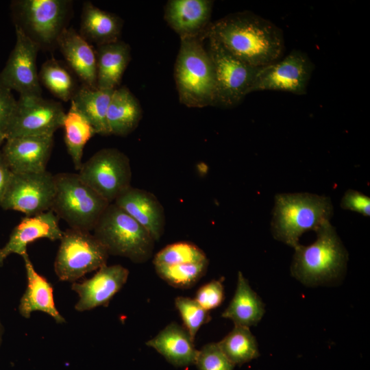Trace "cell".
I'll return each instance as SVG.
<instances>
[{
	"mask_svg": "<svg viewBox=\"0 0 370 370\" xmlns=\"http://www.w3.org/2000/svg\"><path fill=\"white\" fill-rule=\"evenodd\" d=\"M113 203L142 225L155 241L160 239L164 231L165 213L153 193L131 186Z\"/></svg>",
	"mask_w": 370,
	"mask_h": 370,
	"instance_id": "ac0fdd59",
	"label": "cell"
},
{
	"mask_svg": "<svg viewBox=\"0 0 370 370\" xmlns=\"http://www.w3.org/2000/svg\"><path fill=\"white\" fill-rule=\"evenodd\" d=\"M55 195L51 207L71 228L91 232L110 204L84 182L78 173L54 175Z\"/></svg>",
	"mask_w": 370,
	"mask_h": 370,
	"instance_id": "8992f818",
	"label": "cell"
},
{
	"mask_svg": "<svg viewBox=\"0 0 370 370\" xmlns=\"http://www.w3.org/2000/svg\"><path fill=\"white\" fill-rule=\"evenodd\" d=\"M129 273L128 269L121 264H106L90 279L73 283L71 289L79 296L75 309L83 312L101 306H108L127 282Z\"/></svg>",
	"mask_w": 370,
	"mask_h": 370,
	"instance_id": "9a60e30c",
	"label": "cell"
},
{
	"mask_svg": "<svg viewBox=\"0 0 370 370\" xmlns=\"http://www.w3.org/2000/svg\"><path fill=\"white\" fill-rule=\"evenodd\" d=\"M123 20L116 14L106 12L90 1L83 3L79 34L90 44L97 47L119 40Z\"/></svg>",
	"mask_w": 370,
	"mask_h": 370,
	"instance_id": "603a6c76",
	"label": "cell"
},
{
	"mask_svg": "<svg viewBox=\"0 0 370 370\" xmlns=\"http://www.w3.org/2000/svg\"><path fill=\"white\" fill-rule=\"evenodd\" d=\"M3 335V325H2L1 321L0 320V346H1V343H2Z\"/></svg>",
	"mask_w": 370,
	"mask_h": 370,
	"instance_id": "f35d334b",
	"label": "cell"
},
{
	"mask_svg": "<svg viewBox=\"0 0 370 370\" xmlns=\"http://www.w3.org/2000/svg\"><path fill=\"white\" fill-rule=\"evenodd\" d=\"M195 365L199 370H234V367L217 343H208L198 350Z\"/></svg>",
	"mask_w": 370,
	"mask_h": 370,
	"instance_id": "836d02e7",
	"label": "cell"
},
{
	"mask_svg": "<svg viewBox=\"0 0 370 370\" xmlns=\"http://www.w3.org/2000/svg\"><path fill=\"white\" fill-rule=\"evenodd\" d=\"M174 302L182 317L184 328L195 340L200 328L210 321L211 317L209 312L199 305L195 299L177 297Z\"/></svg>",
	"mask_w": 370,
	"mask_h": 370,
	"instance_id": "d6a6232c",
	"label": "cell"
},
{
	"mask_svg": "<svg viewBox=\"0 0 370 370\" xmlns=\"http://www.w3.org/2000/svg\"><path fill=\"white\" fill-rule=\"evenodd\" d=\"M22 257L26 270L27 286L20 299L18 308L19 314L28 319L33 312L41 311L50 315L58 323H65L64 318L56 307L53 286L45 277L36 272L27 253Z\"/></svg>",
	"mask_w": 370,
	"mask_h": 370,
	"instance_id": "7402d4cb",
	"label": "cell"
},
{
	"mask_svg": "<svg viewBox=\"0 0 370 370\" xmlns=\"http://www.w3.org/2000/svg\"><path fill=\"white\" fill-rule=\"evenodd\" d=\"M206 32L233 56L254 66L275 62L284 51L282 30L270 21L250 12L229 14L210 24Z\"/></svg>",
	"mask_w": 370,
	"mask_h": 370,
	"instance_id": "6da1fadb",
	"label": "cell"
},
{
	"mask_svg": "<svg viewBox=\"0 0 370 370\" xmlns=\"http://www.w3.org/2000/svg\"><path fill=\"white\" fill-rule=\"evenodd\" d=\"M194 341L184 327L172 322L146 345L156 349L173 366L184 367L195 365L198 350Z\"/></svg>",
	"mask_w": 370,
	"mask_h": 370,
	"instance_id": "44dd1931",
	"label": "cell"
},
{
	"mask_svg": "<svg viewBox=\"0 0 370 370\" xmlns=\"http://www.w3.org/2000/svg\"><path fill=\"white\" fill-rule=\"evenodd\" d=\"M213 1L171 0L165 6L164 18L180 37L197 36L210 25Z\"/></svg>",
	"mask_w": 370,
	"mask_h": 370,
	"instance_id": "d6986e66",
	"label": "cell"
},
{
	"mask_svg": "<svg viewBox=\"0 0 370 370\" xmlns=\"http://www.w3.org/2000/svg\"><path fill=\"white\" fill-rule=\"evenodd\" d=\"M54 195V175L50 172L13 173L0 206L32 217L49 210Z\"/></svg>",
	"mask_w": 370,
	"mask_h": 370,
	"instance_id": "8fae6325",
	"label": "cell"
},
{
	"mask_svg": "<svg viewBox=\"0 0 370 370\" xmlns=\"http://www.w3.org/2000/svg\"><path fill=\"white\" fill-rule=\"evenodd\" d=\"M217 343L234 366H241L260 356L256 338L247 327L234 325Z\"/></svg>",
	"mask_w": 370,
	"mask_h": 370,
	"instance_id": "f1b7e54d",
	"label": "cell"
},
{
	"mask_svg": "<svg viewBox=\"0 0 370 370\" xmlns=\"http://www.w3.org/2000/svg\"><path fill=\"white\" fill-rule=\"evenodd\" d=\"M333 206L330 197L306 193H280L275 196L271 232L273 237L296 247L306 231H316L330 221Z\"/></svg>",
	"mask_w": 370,
	"mask_h": 370,
	"instance_id": "3957f363",
	"label": "cell"
},
{
	"mask_svg": "<svg viewBox=\"0 0 370 370\" xmlns=\"http://www.w3.org/2000/svg\"><path fill=\"white\" fill-rule=\"evenodd\" d=\"M92 232L109 255L127 258L134 263H144L152 256L156 241L114 203L108 206Z\"/></svg>",
	"mask_w": 370,
	"mask_h": 370,
	"instance_id": "5b68a950",
	"label": "cell"
},
{
	"mask_svg": "<svg viewBox=\"0 0 370 370\" xmlns=\"http://www.w3.org/2000/svg\"><path fill=\"white\" fill-rule=\"evenodd\" d=\"M17 108L11 90L0 86V132L5 134Z\"/></svg>",
	"mask_w": 370,
	"mask_h": 370,
	"instance_id": "d590c367",
	"label": "cell"
},
{
	"mask_svg": "<svg viewBox=\"0 0 370 370\" xmlns=\"http://www.w3.org/2000/svg\"><path fill=\"white\" fill-rule=\"evenodd\" d=\"M208 260L199 262L154 266L158 275L169 285L178 288L193 286L208 269Z\"/></svg>",
	"mask_w": 370,
	"mask_h": 370,
	"instance_id": "4dcf8cb0",
	"label": "cell"
},
{
	"mask_svg": "<svg viewBox=\"0 0 370 370\" xmlns=\"http://www.w3.org/2000/svg\"><path fill=\"white\" fill-rule=\"evenodd\" d=\"M13 173L6 163L0 151V202L1 201L11 180Z\"/></svg>",
	"mask_w": 370,
	"mask_h": 370,
	"instance_id": "74e56055",
	"label": "cell"
},
{
	"mask_svg": "<svg viewBox=\"0 0 370 370\" xmlns=\"http://www.w3.org/2000/svg\"><path fill=\"white\" fill-rule=\"evenodd\" d=\"M313 68L306 53L293 50L282 60L260 68L252 92L278 90L305 95Z\"/></svg>",
	"mask_w": 370,
	"mask_h": 370,
	"instance_id": "5bb4252c",
	"label": "cell"
},
{
	"mask_svg": "<svg viewBox=\"0 0 370 370\" xmlns=\"http://www.w3.org/2000/svg\"><path fill=\"white\" fill-rule=\"evenodd\" d=\"M60 241L54 271L61 281L74 282L107 263L106 248L90 232L70 227Z\"/></svg>",
	"mask_w": 370,
	"mask_h": 370,
	"instance_id": "9c48e42d",
	"label": "cell"
},
{
	"mask_svg": "<svg viewBox=\"0 0 370 370\" xmlns=\"http://www.w3.org/2000/svg\"><path fill=\"white\" fill-rule=\"evenodd\" d=\"M53 146V136H29L8 138L1 151L14 173L47 171Z\"/></svg>",
	"mask_w": 370,
	"mask_h": 370,
	"instance_id": "2e32d148",
	"label": "cell"
},
{
	"mask_svg": "<svg viewBox=\"0 0 370 370\" xmlns=\"http://www.w3.org/2000/svg\"><path fill=\"white\" fill-rule=\"evenodd\" d=\"M341 207L369 217L370 198L359 191L349 189L342 197Z\"/></svg>",
	"mask_w": 370,
	"mask_h": 370,
	"instance_id": "8d00e7d4",
	"label": "cell"
},
{
	"mask_svg": "<svg viewBox=\"0 0 370 370\" xmlns=\"http://www.w3.org/2000/svg\"><path fill=\"white\" fill-rule=\"evenodd\" d=\"M317 239L308 246L298 245L291 264V273L308 286L328 284L343 273L347 254L330 221L316 231Z\"/></svg>",
	"mask_w": 370,
	"mask_h": 370,
	"instance_id": "277c9868",
	"label": "cell"
},
{
	"mask_svg": "<svg viewBox=\"0 0 370 370\" xmlns=\"http://www.w3.org/2000/svg\"><path fill=\"white\" fill-rule=\"evenodd\" d=\"M95 54L97 87L102 90H114L121 83L130 61V45L121 40L100 45Z\"/></svg>",
	"mask_w": 370,
	"mask_h": 370,
	"instance_id": "cb8c5ba5",
	"label": "cell"
},
{
	"mask_svg": "<svg viewBox=\"0 0 370 370\" xmlns=\"http://www.w3.org/2000/svg\"><path fill=\"white\" fill-rule=\"evenodd\" d=\"M78 175L110 204L131 186L130 160L116 148H103L97 151L82 163Z\"/></svg>",
	"mask_w": 370,
	"mask_h": 370,
	"instance_id": "30bf717a",
	"label": "cell"
},
{
	"mask_svg": "<svg viewBox=\"0 0 370 370\" xmlns=\"http://www.w3.org/2000/svg\"><path fill=\"white\" fill-rule=\"evenodd\" d=\"M38 76L40 84L55 97L65 102L71 101L78 88L69 70L53 58L42 64Z\"/></svg>",
	"mask_w": 370,
	"mask_h": 370,
	"instance_id": "f546056e",
	"label": "cell"
},
{
	"mask_svg": "<svg viewBox=\"0 0 370 370\" xmlns=\"http://www.w3.org/2000/svg\"><path fill=\"white\" fill-rule=\"evenodd\" d=\"M207 49L212 60L216 82V104L225 108L240 103L252 92L260 68L251 66L230 53L214 37L205 32Z\"/></svg>",
	"mask_w": 370,
	"mask_h": 370,
	"instance_id": "ba28073f",
	"label": "cell"
},
{
	"mask_svg": "<svg viewBox=\"0 0 370 370\" xmlns=\"http://www.w3.org/2000/svg\"><path fill=\"white\" fill-rule=\"evenodd\" d=\"M64 143L74 167L79 170L82 164L84 148L87 142L96 134L88 120L76 108L73 102L66 112L62 127Z\"/></svg>",
	"mask_w": 370,
	"mask_h": 370,
	"instance_id": "83f0119b",
	"label": "cell"
},
{
	"mask_svg": "<svg viewBox=\"0 0 370 370\" xmlns=\"http://www.w3.org/2000/svg\"><path fill=\"white\" fill-rule=\"evenodd\" d=\"M57 47L83 84L96 88V54L90 44L73 28L66 27L60 35Z\"/></svg>",
	"mask_w": 370,
	"mask_h": 370,
	"instance_id": "ffe728a7",
	"label": "cell"
},
{
	"mask_svg": "<svg viewBox=\"0 0 370 370\" xmlns=\"http://www.w3.org/2000/svg\"><path fill=\"white\" fill-rule=\"evenodd\" d=\"M142 114L138 100L127 87L115 88L107 112L110 135H129L138 125Z\"/></svg>",
	"mask_w": 370,
	"mask_h": 370,
	"instance_id": "d4e9b609",
	"label": "cell"
},
{
	"mask_svg": "<svg viewBox=\"0 0 370 370\" xmlns=\"http://www.w3.org/2000/svg\"><path fill=\"white\" fill-rule=\"evenodd\" d=\"M7 137L5 134L0 132V146L2 145V143L6 140Z\"/></svg>",
	"mask_w": 370,
	"mask_h": 370,
	"instance_id": "ab89813d",
	"label": "cell"
},
{
	"mask_svg": "<svg viewBox=\"0 0 370 370\" xmlns=\"http://www.w3.org/2000/svg\"><path fill=\"white\" fill-rule=\"evenodd\" d=\"M223 280V278L213 280L201 286L194 299L208 311L219 307L224 299Z\"/></svg>",
	"mask_w": 370,
	"mask_h": 370,
	"instance_id": "e575fe53",
	"label": "cell"
},
{
	"mask_svg": "<svg viewBox=\"0 0 370 370\" xmlns=\"http://www.w3.org/2000/svg\"><path fill=\"white\" fill-rule=\"evenodd\" d=\"M65 111L60 102L42 97L20 96L9 125L8 138L29 136H53L62 127Z\"/></svg>",
	"mask_w": 370,
	"mask_h": 370,
	"instance_id": "7c38bea8",
	"label": "cell"
},
{
	"mask_svg": "<svg viewBox=\"0 0 370 370\" xmlns=\"http://www.w3.org/2000/svg\"><path fill=\"white\" fill-rule=\"evenodd\" d=\"M16 42L0 73V86L20 96L42 97L36 66L40 47L15 25Z\"/></svg>",
	"mask_w": 370,
	"mask_h": 370,
	"instance_id": "4fadbf2b",
	"label": "cell"
},
{
	"mask_svg": "<svg viewBox=\"0 0 370 370\" xmlns=\"http://www.w3.org/2000/svg\"><path fill=\"white\" fill-rule=\"evenodd\" d=\"M264 313L263 302L239 271L234 297L222 313V317L232 320L234 325L249 328L257 325Z\"/></svg>",
	"mask_w": 370,
	"mask_h": 370,
	"instance_id": "484cf974",
	"label": "cell"
},
{
	"mask_svg": "<svg viewBox=\"0 0 370 370\" xmlns=\"http://www.w3.org/2000/svg\"><path fill=\"white\" fill-rule=\"evenodd\" d=\"M59 218L51 210L32 217L25 216L12 230L8 242L0 248V267L12 254L23 256L28 244L45 238L60 240L63 231L59 226Z\"/></svg>",
	"mask_w": 370,
	"mask_h": 370,
	"instance_id": "e0dca14e",
	"label": "cell"
},
{
	"mask_svg": "<svg viewBox=\"0 0 370 370\" xmlns=\"http://www.w3.org/2000/svg\"><path fill=\"white\" fill-rule=\"evenodd\" d=\"M69 0H20L14 1L15 25L40 49L57 46L72 12Z\"/></svg>",
	"mask_w": 370,
	"mask_h": 370,
	"instance_id": "52a82bcc",
	"label": "cell"
},
{
	"mask_svg": "<svg viewBox=\"0 0 370 370\" xmlns=\"http://www.w3.org/2000/svg\"><path fill=\"white\" fill-rule=\"evenodd\" d=\"M114 90H102L82 84L71 99L76 108L88 120L97 134L110 135L107 112Z\"/></svg>",
	"mask_w": 370,
	"mask_h": 370,
	"instance_id": "4316f807",
	"label": "cell"
},
{
	"mask_svg": "<svg viewBox=\"0 0 370 370\" xmlns=\"http://www.w3.org/2000/svg\"><path fill=\"white\" fill-rule=\"evenodd\" d=\"M205 32L197 36L180 37L175 64L174 75L179 99L190 108L216 104L214 71L204 45Z\"/></svg>",
	"mask_w": 370,
	"mask_h": 370,
	"instance_id": "7a4b0ae2",
	"label": "cell"
},
{
	"mask_svg": "<svg viewBox=\"0 0 370 370\" xmlns=\"http://www.w3.org/2000/svg\"><path fill=\"white\" fill-rule=\"evenodd\" d=\"M208 260L204 251L194 243L180 241L166 245L154 256L156 265H173Z\"/></svg>",
	"mask_w": 370,
	"mask_h": 370,
	"instance_id": "1f68e13d",
	"label": "cell"
}]
</instances>
